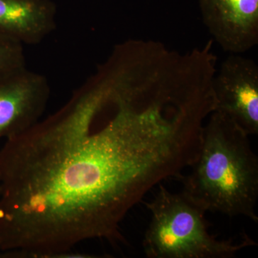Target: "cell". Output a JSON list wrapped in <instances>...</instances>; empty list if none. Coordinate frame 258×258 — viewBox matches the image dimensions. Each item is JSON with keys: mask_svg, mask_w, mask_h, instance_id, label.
<instances>
[{"mask_svg": "<svg viewBox=\"0 0 258 258\" xmlns=\"http://www.w3.org/2000/svg\"><path fill=\"white\" fill-rule=\"evenodd\" d=\"M198 137L150 88L93 74L57 111L0 149V251L60 257L123 240L129 211L181 175Z\"/></svg>", "mask_w": 258, "mask_h": 258, "instance_id": "obj_1", "label": "cell"}, {"mask_svg": "<svg viewBox=\"0 0 258 258\" xmlns=\"http://www.w3.org/2000/svg\"><path fill=\"white\" fill-rule=\"evenodd\" d=\"M249 137L219 112H212L207 120L189 172L176 178L182 191L207 212L257 222L258 157Z\"/></svg>", "mask_w": 258, "mask_h": 258, "instance_id": "obj_2", "label": "cell"}, {"mask_svg": "<svg viewBox=\"0 0 258 258\" xmlns=\"http://www.w3.org/2000/svg\"><path fill=\"white\" fill-rule=\"evenodd\" d=\"M152 201L146 203L151 220L143 247L149 258H230L256 245L248 235L219 240L209 232L207 210L184 191L174 193L162 184Z\"/></svg>", "mask_w": 258, "mask_h": 258, "instance_id": "obj_3", "label": "cell"}, {"mask_svg": "<svg viewBox=\"0 0 258 258\" xmlns=\"http://www.w3.org/2000/svg\"><path fill=\"white\" fill-rule=\"evenodd\" d=\"M215 111L228 117L248 136L258 134V66L241 54H231L214 76Z\"/></svg>", "mask_w": 258, "mask_h": 258, "instance_id": "obj_4", "label": "cell"}, {"mask_svg": "<svg viewBox=\"0 0 258 258\" xmlns=\"http://www.w3.org/2000/svg\"><path fill=\"white\" fill-rule=\"evenodd\" d=\"M50 96L47 78L27 67L1 76L0 139L13 138L37 123Z\"/></svg>", "mask_w": 258, "mask_h": 258, "instance_id": "obj_5", "label": "cell"}, {"mask_svg": "<svg viewBox=\"0 0 258 258\" xmlns=\"http://www.w3.org/2000/svg\"><path fill=\"white\" fill-rule=\"evenodd\" d=\"M210 35L226 52L242 54L258 43V0H200Z\"/></svg>", "mask_w": 258, "mask_h": 258, "instance_id": "obj_6", "label": "cell"}, {"mask_svg": "<svg viewBox=\"0 0 258 258\" xmlns=\"http://www.w3.org/2000/svg\"><path fill=\"white\" fill-rule=\"evenodd\" d=\"M56 14L51 0H0V36L37 45L55 31Z\"/></svg>", "mask_w": 258, "mask_h": 258, "instance_id": "obj_7", "label": "cell"}, {"mask_svg": "<svg viewBox=\"0 0 258 258\" xmlns=\"http://www.w3.org/2000/svg\"><path fill=\"white\" fill-rule=\"evenodd\" d=\"M25 67L23 44L0 36V77Z\"/></svg>", "mask_w": 258, "mask_h": 258, "instance_id": "obj_8", "label": "cell"}]
</instances>
